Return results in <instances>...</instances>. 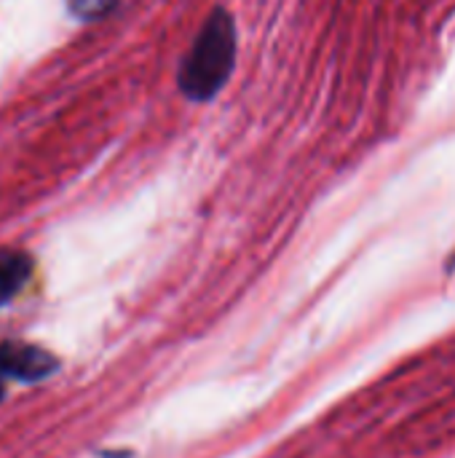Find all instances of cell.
<instances>
[{"label": "cell", "mask_w": 455, "mask_h": 458, "mask_svg": "<svg viewBox=\"0 0 455 458\" xmlns=\"http://www.w3.org/2000/svg\"><path fill=\"white\" fill-rule=\"evenodd\" d=\"M233 62H236V27L231 13L217 8L204 21L201 32L196 35L190 51L180 64L177 72L180 91L193 102L212 99L231 78Z\"/></svg>", "instance_id": "cell-1"}, {"label": "cell", "mask_w": 455, "mask_h": 458, "mask_svg": "<svg viewBox=\"0 0 455 458\" xmlns=\"http://www.w3.org/2000/svg\"><path fill=\"white\" fill-rule=\"evenodd\" d=\"M59 368V362L29 344H19V341H8L0 344V378H16V381H43L48 378L54 370Z\"/></svg>", "instance_id": "cell-2"}, {"label": "cell", "mask_w": 455, "mask_h": 458, "mask_svg": "<svg viewBox=\"0 0 455 458\" xmlns=\"http://www.w3.org/2000/svg\"><path fill=\"white\" fill-rule=\"evenodd\" d=\"M32 276V258L21 250H0V306L11 303Z\"/></svg>", "instance_id": "cell-3"}, {"label": "cell", "mask_w": 455, "mask_h": 458, "mask_svg": "<svg viewBox=\"0 0 455 458\" xmlns=\"http://www.w3.org/2000/svg\"><path fill=\"white\" fill-rule=\"evenodd\" d=\"M67 5L78 19H99L115 5V0H67Z\"/></svg>", "instance_id": "cell-4"}, {"label": "cell", "mask_w": 455, "mask_h": 458, "mask_svg": "<svg viewBox=\"0 0 455 458\" xmlns=\"http://www.w3.org/2000/svg\"><path fill=\"white\" fill-rule=\"evenodd\" d=\"M0 400H3V378H0Z\"/></svg>", "instance_id": "cell-5"}]
</instances>
